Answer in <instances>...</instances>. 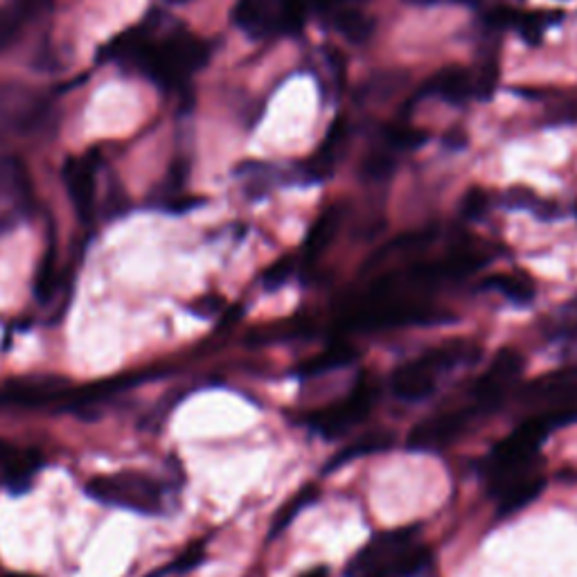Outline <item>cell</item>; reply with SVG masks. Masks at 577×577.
<instances>
[{"instance_id": "cell-20", "label": "cell", "mask_w": 577, "mask_h": 577, "mask_svg": "<svg viewBox=\"0 0 577 577\" xmlns=\"http://www.w3.org/2000/svg\"><path fill=\"white\" fill-rule=\"evenodd\" d=\"M357 350L344 341H336L334 346H329L327 350L305 359L303 363H298L294 370L298 377L303 379H312V377H320V374H327L331 370H341V368H348L357 361Z\"/></svg>"}, {"instance_id": "cell-32", "label": "cell", "mask_w": 577, "mask_h": 577, "mask_svg": "<svg viewBox=\"0 0 577 577\" xmlns=\"http://www.w3.org/2000/svg\"><path fill=\"white\" fill-rule=\"evenodd\" d=\"M497 86H499V59L497 55H490L478 66V77L473 79V95L478 100H492Z\"/></svg>"}, {"instance_id": "cell-10", "label": "cell", "mask_w": 577, "mask_h": 577, "mask_svg": "<svg viewBox=\"0 0 577 577\" xmlns=\"http://www.w3.org/2000/svg\"><path fill=\"white\" fill-rule=\"evenodd\" d=\"M420 525H402L395 531H383L377 533L346 566V577H366L372 573L379 564L406 548L409 544L417 542Z\"/></svg>"}, {"instance_id": "cell-39", "label": "cell", "mask_w": 577, "mask_h": 577, "mask_svg": "<svg viewBox=\"0 0 577 577\" xmlns=\"http://www.w3.org/2000/svg\"><path fill=\"white\" fill-rule=\"evenodd\" d=\"M467 142H469V138H467V133H465L460 127H454V129H449V131L443 135V148L449 150V152H460V150H465Z\"/></svg>"}, {"instance_id": "cell-9", "label": "cell", "mask_w": 577, "mask_h": 577, "mask_svg": "<svg viewBox=\"0 0 577 577\" xmlns=\"http://www.w3.org/2000/svg\"><path fill=\"white\" fill-rule=\"evenodd\" d=\"M473 420L467 406L433 413L413 426L406 447L411 451H440L454 445Z\"/></svg>"}, {"instance_id": "cell-35", "label": "cell", "mask_w": 577, "mask_h": 577, "mask_svg": "<svg viewBox=\"0 0 577 577\" xmlns=\"http://www.w3.org/2000/svg\"><path fill=\"white\" fill-rule=\"evenodd\" d=\"M316 494H318V492H316L312 486L305 488V490H301V492L292 499V503H286V505L277 512V519H275V525H273V533H280L284 525H288V521H292L305 505H309V503L316 499Z\"/></svg>"}, {"instance_id": "cell-11", "label": "cell", "mask_w": 577, "mask_h": 577, "mask_svg": "<svg viewBox=\"0 0 577 577\" xmlns=\"http://www.w3.org/2000/svg\"><path fill=\"white\" fill-rule=\"evenodd\" d=\"M544 490H546V476L537 471L535 465H531L527 469L505 478L503 483L490 488V494L497 501V514L505 519L535 503Z\"/></svg>"}, {"instance_id": "cell-41", "label": "cell", "mask_w": 577, "mask_h": 577, "mask_svg": "<svg viewBox=\"0 0 577 577\" xmlns=\"http://www.w3.org/2000/svg\"><path fill=\"white\" fill-rule=\"evenodd\" d=\"M339 3H346V0H307V6H314L318 10H329Z\"/></svg>"}, {"instance_id": "cell-28", "label": "cell", "mask_w": 577, "mask_h": 577, "mask_svg": "<svg viewBox=\"0 0 577 577\" xmlns=\"http://www.w3.org/2000/svg\"><path fill=\"white\" fill-rule=\"evenodd\" d=\"M562 19H564L562 12H525V14H519L516 30H519V34L523 36L525 43L537 45V43H542L544 32L551 25L562 23Z\"/></svg>"}, {"instance_id": "cell-6", "label": "cell", "mask_w": 577, "mask_h": 577, "mask_svg": "<svg viewBox=\"0 0 577 577\" xmlns=\"http://www.w3.org/2000/svg\"><path fill=\"white\" fill-rule=\"evenodd\" d=\"M53 102L45 95L8 84L0 88V140L8 135H36L53 120Z\"/></svg>"}, {"instance_id": "cell-36", "label": "cell", "mask_w": 577, "mask_h": 577, "mask_svg": "<svg viewBox=\"0 0 577 577\" xmlns=\"http://www.w3.org/2000/svg\"><path fill=\"white\" fill-rule=\"evenodd\" d=\"M548 124H553V127L577 124V98H568L562 105L553 107L551 113H548Z\"/></svg>"}, {"instance_id": "cell-16", "label": "cell", "mask_w": 577, "mask_h": 577, "mask_svg": "<svg viewBox=\"0 0 577 577\" xmlns=\"http://www.w3.org/2000/svg\"><path fill=\"white\" fill-rule=\"evenodd\" d=\"M471 95H473V79H471V75L465 68L449 66V68H443V70H438L436 75H433L420 88V92L411 100L409 107H413L422 98H438V100H445V102H449L454 107H460V105H465L471 98Z\"/></svg>"}, {"instance_id": "cell-44", "label": "cell", "mask_w": 577, "mask_h": 577, "mask_svg": "<svg viewBox=\"0 0 577 577\" xmlns=\"http://www.w3.org/2000/svg\"><path fill=\"white\" fill-rule=\"evenodd\" d=\"M170 3H176V6H185V3H189V0H170Z\"/></svg>"}, {"instance_id": "cell-7", "label": "cell", "mask_w": 577, "mask_h": 577, "mask_svg": "<svg viewBox=\"0 0 577 577\" xmlns=\"http://www.w3.org/2000/svg\"><path fill=\"white\" fill-rule=\"evenodd\" d=\"M521 372H523L521 352L512 348H503L494 357L490 368L480 374L473 381V387L469 389L471 402L467 404V409L473 413V417H486L494 413L501 406V402L508 398L510 389L514 387V381L519 379Z\"/></svg>"}, {"instance_id": "cell-26", "label": "cell", "mask_w": 577, "mask_h": 577, "mask_svg": "<svg viewBox=\"0 0 577 577\" xmlns=\"http://www.w3.org/2000/svg\"><path fill=\"white\" fill-rule=\"evenodd\" d=\"M393 433H387V431H374V433H366L363 438H359L357 443L348 445L339 456L331 458L329 462V469H336L341 467L359 456H368V454H377V451H383V449H391L393 447Z\"/></svg>"}, {"instance_id": "cell-33", "label": "cell", "mask_w": 577, "mask_h": 577, "mask_svg": "<svg viewBox=\"0 0 577 577\" xmlns=\"http://www.w3.org/2000/svg\"><path fill=\"white\" fill-rule=\"evenodd\" d=\"M546 334L553 341H566L577 336V301H573L562 309V314H557V318L553 320Z\"/></svg>"}, {"instance_id": "cell-19", "label": "cell", "mask_w": 577, "mask_h": 577, "mask_svg": "<svg viewBox=\"0 0 577 577\" xmlns=\"http://www.w3.org/2000/svg\"><path fill=\"white\" fill-rule=\"evenodd\" d=\"M431 557L433 555L428 546L413 542L406 548H402L400 553H395L393 557H389L383 564H379L366 577H417L431 564Z\"/></svg>"}, {"instance_id": "cell-21", "label": "cell", "mask_w": 577, "mask_h": 577, "mask_svg": "<svg viewBox=\"0 0 577 577\" xmlns=\"http://www.w3.org/2000/svg\"><path fill=\"white\" fill-rule=\"evenodd\" d=\"M483 286L501 294L516 307H527L537 296V286L533 277H527L525 273H499V275L488 277Z\"/></svg>"}, {"instance_id": "cell-14", "label": "cell", "mask_w": 577, "mask_h": 577, "mask_svg": "<svg viewBox=\"0 0 577 577\" xmlns=\"http://www.w3.org/2000/svg\"><path fill=\"white\" fill-rule=\"evenodd\" d=\"M284 0H237L232 21L251 39L282 34Z\"/></svg>"}, {"instance_id": "cell-22", "label": "cell", "mask_w": 577, "mask_h": 577, "mask_svg": "<svg viewBox=\"0 0 577 577\" xmlns=\"http://www.w3.org/2000/svg\"><path fill=\"white\" fill-rule=\"evenodd\" d=\"M41 6L43 0H14L6 12H0V53H6L19 39L21 30L30 19L39 14Z\"/></svg>"}, {"instance_id": "cell-15", "label": "cell", "mask_w": 577, "mask_h": 577, "mask_svg": "<svg viewBox=\"0 0 577 577\" xmlns=\"http://www.w3.org/2000/svg\"><path fill=\"white\" fill-rule=\"evenodd\" d=\"M346 142H348V122L346 118H336L318 152L303 165L301 178L305 183H325L334 174L336 165H339L346 152Z\"/></svg>"}, {"instance_id": "cell-25", "label": "cell", "mask_w": 577, "mask_h": 577, "mask_svg": "<svg viewBox=\"0 0 577 577\" xmlns=\"http://www.w3.org/2000/svg\"><path fill=\"white\" fill-rule=\"evenodd\" d=\"M406 84H409V75L402 70L377 73L361 86V98L370 102H387L393 100L398 92H402Z\"/></svg>"}, {"instance_id": "cell-1", "label": "cell", "mask_w": 577, "mask_h": 577, "mask_svg": "<svg viewBox=\"0 0 577 577\" xmlns=\"http://www.w3.org/2000/svg\"><path fill=\"white\" fill-rule=\"evenodd\" d=\"M213 55L208 41L189 32H172L156 41L154 34L142 45L133 62V70L148 75L154 84L165 90H176L187 84V79L202 70Z\"/></svg>"}, {"instance_id": "cell-12", "label": "cell", "mask_w": 577, "mask_h": 577, "mask_svg": "<svg viewBox=\"0 0 577 577\" xmlns=\"http://www.w3.org/2000/svg\"><path fill=\"white\" fill-rule=\"evenodd\" d=\"M100 152L92 150L81 159H68L64 165V183L70 204L84 224L95 219V172H98Z\"/></svg>"}, {"instance_id": "cell-37", "label": "cell", "mask_w": 577, "mask_h": 577, "mask_svg": "<svg viewBox=\"0 0 577 577\" xmlns=\"http://www.w3.org/2000/svg\"><path fill=\"white\" fill-rule=\"evenodd\" d=\"M202 204H204L202 197H189V195H183V192H181V195L163 199L159 204V208H163L165 213H172V215H183V213H189V210L199 208Z\"/></svg>"}, {"instance_id": "cell-4", "label": "cell", "mask_w": 577, "mask_h": 577, "mask_svg": "<svg viewBox=\"0 0 577 577\" xmlns=\"http://www.w3.org/2000/svg\"><path fill=\"white\" fill-rule=\"evenodd\" d=\"M86 494L111 508L131 510L135 514L156 516L165 510V490L156 478L144 471H116L92 478Z\"/></svg>"}, {"instance_id": "cell-40", "label": "cell", "mask_w": 577, "mask_h": 577, "mask_svg": "<svg viewBox=\"0 0 577 577\" xmlns=\"http://www.w3.org/2000/svg\"><path fill=\"white\" fill-rule=\"evenodd\" d=\"M221 307V301L219 296H206V298H199L195 305H192V312L199 314V316H215Z\"/></svg>"}, {"instance_id": "cell-24", "label": "cell", "mask_w": 577, "mask_h": 577, "mask_svg": "<svg viewBox=\"0 0 577 577\" xmlns=\"http://www.w3.org/2000/svg\"><path fill=\"white\" fill-rule=\"evenodd\" d=\"M331 23L336 32L344 34L355 45L366 43L374 34V19L357 8L336 10L331 17Z\"/></svg>"}, {"instance_id": "cell-47", "label": "cell", "mask_w": 577, "mask_h": 577, "mask_svg": "<svg viewBox=\"0 0 577 577\" xmlns=\"http://www.w3.org/2000/svg\"><path fill=\"white\" fill-rule=\"evenodd\" d=\"M460 3H473V0H460Z\"/></svg>"}, {"instance_id": "cell-2", "label": "cell", "mask_w": 577, "mask_h": 577, "mask_svg": "<svg viewBox=\"0 0 577 577\" xmlns=\"http://www.w3.org/2000/svg\"><path fill=\"white\" fill-rule=\"evenodd\" d=\"M575 415H577L575 406L559 409V411H544L519 424L510 436H505L501 443L492 447V451L483 458V465H480V473H483V478L488 480V488H494L503 483L505 478L535 465V456L542 443L555 428L575 422Z\"/></svg>"}, {"instance_id": "cell-46", "label": "cell", "mask_w": 577, "mask_h": 577, "mask_svg": "<svg viewBox=\"0 0 577 577\" xmlns=\"http://www.w3.org/2000/svg\"><path fill=\"white\" fill-rule=\"evenodd\" d=\"M573 210H575V217H577V202H575V206H573Z\"/></svg>"}, {"instance_id": "cell-42", "label": "cell", "mask_w": 577, "mask_h": 577, "mask_svg": "<svg viewBox=\"0 0 577 577\" xmlns=\"http://www.w3.org/2000/svg\"><path fill=\"white\" fill-rule=\"evenodd\" d=\"M301 577H329V573H327V568L325 566H318V568H312V570H307L305 575H301Z\"/></svg>"}, {"instance_id": "cell-45", "label": "cell", "mask_w": 577, "mask_h": 577, "mask_svg": "<svg viewBox=\"0 0 577 577\" xmlns=\"http://www.w3.org/2000/svg\"><path fill=\"white\" fill-rule=\"evenodd\" d=\"M3 577H34V575H3Z\"/></svg>"}, {"instance_id": "cell-23", "label": "cell", "mask_w": 577, "mask_h": 577, "mask_svg": "<svg viewBox=\"0 0 577 577\" xmlns=\"http://www.w3.org/2000/svg\"><path fill=\"white\" fill-rule=\"evenodd\" d=\"M503 206L510 210H527L544 221L562 217V208L555 202L537 197L535 192L527 187H510L503 197Z\"/></svg>"}, {"instance_id": "cell-29", "label": "cell", "mask_w": 577, "mask_h": 577, "mask_svg": "<svg viewBox=\"0 0 577 577\" xmlns=\"http://www.w3.org/2000/svg\"><path fill=\"white\" fill-rule=\"evenodd\" d=\"M395 170H398L395 154L391 150H377L363 159L359 174L366 183H383L393 178Z\"/></svg>"}, {"instance_id": "cell-48", "label": "cell", "mask_w": 577, "mask_h": 577, "mask_svg": "<svg viewBox=\"0 0 577 577\" xmlns=\"http://www.w3.org/2000/svg\"><path fill=\"white\" fill-rule=\"evenodd\" d=\"M0 409H3V404H0Z\"/></svg>"}, {"instance_id": "cell-5", "label": "cell", "mask_w": 577, "mask_h": 577, "mask_svg": "<svg viewBox=\"0 0 577 577\" xmlns=\"http://www.w3.org/2000/svg\"><path fill=\"white\" fill-rule=\"evenodd\" d=\"M377 400L379 389L374 379L363 377L355 383V389L346 398L336 400L320 411H314L307 420L309 428L325 440H339L372 413Z\"/></svg>"}, {"instance_id": "cell-38", "label": "cell", "mask_w": 577, "mask_h": 577, "mask_svg": "<svg viewBox=\"0 0 577 577\" xmlns=\"http://www.w3.org/2000/svg\"><path fill=\"white\" fill-rule=\"evenodd\" d=\"M519 14L516 10L512 8H494L488 12L486 17V23L494 30H505V28H516V21H519Z\"/></svg>"}, {"instance_id": "cell-34", "label": "cell", "mask_w": 577, "mask_h": 577, "mask_svg": "<svg viewBox=\"0 0 577 577\" xmlns=\"http://www.w3.org/2000/svg\"><path fill=\"white\" fill-rule=\"evenodd\" d=\"M488 210H490V195L483 187H471L462 197V204H460L462 219H467V221L483 219Z\"/></svg>"}, {"instance_id": "cell-43", "label": "cell", "mask_w": 577, "mask_h": 577, "mask_svg": "<svg viewBox=\"0 0 577 577\" xmlns=\"http://www.w3.org/2000/svg\"><path fill=\"white\" fill-rule=\"evenodd\" d=\"M411 3H438V0H411Z\"/></svg>"}, {"instance_id": "cell-30", "label": "cell", "mask_w": 577, "mask_h": 577, "mask_svg": "<svg viewBox=\"0 0 577 577\" xmlns=\"http://www.w3.org/2000/svg\"><path fill=\"white\" fill-rule=\"evenodd\" d=\"M57 282H59V271H57V251L51 249L45 253L36 277H34V298L39 303H51V298L57 292Z\"/></svg>"}, {"instance_id": "cell-3", "label": "cell", "mask_w": 577, "mask_h": 577, "mask_svg": "<svg viewBox=\"0 0 577 577\" xmlns=\"http://www.w3.org/2000/svg\"><path fill=\"white\" fill-rule=\"evenodd\" d=\"M476 346L469 341H447L400 366L391 377V391L406 404H417L438 391V381L454 368L476 357Z\"/></svg>"}, {"instance_id": "cell-18", "label": "cell", "mask_w": 577, "mask_h": 577, "mask_svg": "<svg viewBox=\"0 0 577 577\" xmlns=\"http://www.w3.org/2000/svg\"><path fill=\"white\" fill-rule=\"evenodd\" d=\"M438 230L436 228H422L413 232H402L400 237L391 239L387 247H381L366 264V269H379L387 266L393 260H409L411 255H417L426 247H431L433 239H436Z\"/></svg>"}, {"instance_id": "cell-13", "label": "cell", "mask_w": 577, "mask_h": 577, "mask_svg": "<svg viewBox=\"0 0 577 577\" xmlns=\"http://www.w3.org/2000/svg\"><path fill=\"white\" fill-rule=\"evenodd\" d=\"M43 467V456L34 447H21L0 438V476L12 494L30 490L36 471Z\"/></svg>"}, {"instance_id": "cell-17", "label": "cell", "mask_w": 577, "mask_h": 577, "mask_svg": "<svg viewBox=\"0 0 577 577\" xmlns=\"http://www.w3.org/2000/svg\"><path fill=\"white\" fill-rule=\"evenodd\" d=\"M348 206L341 204H331L329 208H325L316 221L312 224L307 237H305V247H303V264H314L339 235L344 219H346Z\"/></svg>"}, {"instance_id": "cell-31", "label": "cell", "mask_w": 577, "mask_h": 577, "mask_svg": "<svg viewBox=\"0 0 577 577\" xmlns=\"http://www.w3.org/2000/svg\"><path fill=\"white\" fill-rule=\"evenodd\" d=\"M301 262L294 258V255H286V258H280L275 260L264 273H262V286L266 288V292H277L280 286H284L288 280H292L298 271Z\"/></svg>"}, {"instance_id": "cell-8", "label": "cell", "mask_w": 577, "mask_h": 577, "mask_svg": "<svg viewBox=\"0 0 577 577\" xmlns=\"http://www.w3.org/2000/svg\"><path fill=\"white\" fill-rule=\"evenodd\" d=\"M73 383L57 374H30L10 379L0 387V404L21 409H41L51 404H66L73 393Z\"/></svg>"}, {"instance_id": "cell-27", "label": "cell", "mask_w": 577, "mask_h": 577, "mask_svg": "<svg viewBox=\"0 0 577 577\" xmlns=\"http://www.w3.org/2000/svg\"><path fill=\"white\" fill-rule=\"evenodd\" d=\"M381 138L383 144H387V150L391 152H413L428 142L426 131L409 124H391L381 131Z\"/></svg>"}]
</instances>
